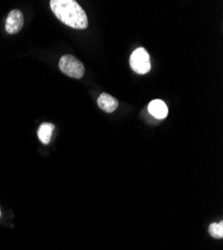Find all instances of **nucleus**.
Instances as JSON below:
<instances>
[{"label": "nucleus", "mask_w": 223, "mask_h": 250, "mask_svg": "<svg viewBox=\"0 0 223 250\" xmlns=\"http://www.w3.org/2000/svg\"><path fill=\"white\" fill-rule=\"evenodd\" d=\"M53 129H54V125L53 124L47 123V122L42 123L39 126L38 131H37L39 140L41 141L43 144H48L50 142Z\"/></svg>", "instance_id": "nucleus-7"}, {"label": "nucleus", "mask_w": 223, "mask_h": 250, "mask_svg": "<svg viewBox=\"0 0 223 250\" xmlns=\"http://www.w3.org/2000/svg\"><path fill=\"white\" fill-rule=\"evenodd\" d=\"M129 63L132 70L137 74H146L151 69L149 54L142 47L137 48L132 52Z\"/></svg>", "instance_id": "nucleus-3"}, {"label": "nucleus", "mask_w": 223, "mask_h": 250, "mask_svg": "<svg viewBox=\"0 0 223 250\" xmlns=\"http://www.w3.org/2000/svg\"><path fill=\"white\" fill-rule=\"evenodd\" d=\"M50 7L57 19L65 25L75 29L87 28V15L75 0H51Z\"/></svg>", "instance_id": "nucleus-1"}, {"label": "nucleus", "mask_w": 223, "mask_h": 250, "mask_svg": "<svg viewBox=\"0 0 223 250\" xmlns=\"http://www.w3.org/2000/svg\"><path fill=\"white\" fill-rule=\"evenodd\" d=\"M98 106L107 113L115 111L118 107V100L108 93H101L97 99Z\"/></svg>", "instance_id": "nucleus-5"}, {"label": "nucleus", "mask_w": 223, "mask_h": 250, "mask_svg": "<svg viewBox=\"0 0 223 250\" xmlns=\"http://www.w3.org/2000/svg\"><path fill=\"white\" fill-rule=\"evenodd\" d=\"M148 111L149 113L154 116L157 119H163L167 116L168 114V108L166 104L160 100V99H155L152 100L149 105H148Z\"/></svg>", "instance_id": "nucleus-6"}, {"label": "nucleus", "mask_w": 223, "mask_h": 250, "mask_svg": "<svg viewBox=\"0 0 223 250\" xmlns=\"http://www.w3.org/2000/svg\"><path fill=\"white\" fill-rule=\"evenodd\" d=\"M59 69L65 75L80 79L85 73V67L82 62L73 55H63L59 60Z\"/></svg>", "instance_id": "nucleus-2"}, {"label": "nucleus", "mask_w": 223, "mask_h": 250, "mask_svg": "<svg viewBox=\"0 0 223 250\" xmlns=\"http://www.w3.org/2000/svg\"><path fill=\"white\" fill-rule=\"evenodd\" d=\"M208 231L212 237L221 239L223 237V222L220 221L218 223L210 224V226L208 228Z\"/></svg>", "instance_id": "nucleus-8"}, {"label": "nucleus", "mask_w": 223, "mask_h": 250, "mask_svg": "<svg viewBox=\"0 0 223 250\" xmlns=\"http://www.w3.org/2000/svg\"><path fill=\"white\" fill-rule=\"evenodd\" d=\"M23 24H24V16L22 12L18 9L11 10L7 16L6 22H5L6 32L9 34H15L22 29Z\"/></svg>", "instance_id": "nucleus-4"}]
</instances>
